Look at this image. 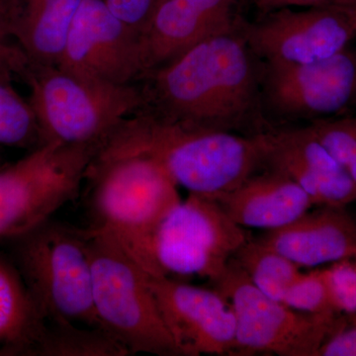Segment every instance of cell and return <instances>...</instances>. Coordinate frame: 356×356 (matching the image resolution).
<instances>
[{
  "label": "cell",
  "mask_w": 356,
  "mask_h": 356,
  "mask_svg": "<svg viewBox=\"0 0 356 356\" xmlns=\"http://www.w3.org/2000/svg\"><path fill=\"white\" fill-rule=\"evenodd\" d=\"M99 147L44 143L0 166V241L17 240L74 200Z\"/></svg>",
  "instance_id": "cell-7"
},
{
  "label": "cell",
  "mask_w": 356,
  "mask_h": 356,
  "mask_svg": "<svg viewBox=\"0 0 356 356\" xmlns=\"http://www.w3.org/2000/svg\"><path fill=\"white\" fill-rule=\"evenodd\" d=\"M262 88L271 108L290 119L336 118L356 108V48L320 62L266 65Z\"/></svg>",
  "instance_id": "cell-12"
},
{
  "label": "cell",
  "mask_w": 356,
  "mask_h": 356,
  "mask_svg": "<svg viewBox=\"0 0 356 356\" xmlns=\"http://www.w3.org/2000/svg\"><path fill=\"white\" fill-rule=\"evenodd\" d=\"M43 142L100 145L126 119L147 105L136 83L90 81L57 65H28L22 76Z\"/></svg>",
  "instance_id": "cell-4"
},
{
  "label": "cell",
  "mask_w": 356,
  "mask_h": 356,
  "mask_svg": "<svg viewBox=\"0 0 356 356\" xmlns=\"http://www.w3.org/2000/svg\"><path fill=\"white\" fill-rule=\"evenodd\" d=\"M42 321L17 267L0 255V356L28 355Z\"/></svg>",
  "instance_id": "cell-19"
},
{
  "label": "cell",
  "mask_w": 356,
  "mask_h": 356,
  "mask_svg": "<svg viewBox=\"0 0 356 356\" xmlns=\"http://www.w3.org/2000/svg\"><path fill=\"white\" fill-rule=\"evenodd\" d=\"M83 0H25L9 37L30 65H58Z\"/></svg>",
  "instance_id": "cell-18"
},
{
  "label": "cell",
  "mask_w": 356,
  "mask_h": 356,
  "mask_svg": "<svg viewBox=\"0 0 356 356\" xmlns=\"http://www.w3.org/2000/svg\"><path fill=\"white\" fill-rule=\"evenodd\" d=\"M308 127L356 182V114L312 122Z\"/></svg>",
  "instance_id": "cell-23"
},
{
  "label": "cell",
  "mask_w": 356,
  "mask_h": 356,
  "mask_svg": "<svg viewBox=\"0 0 356 356\" xmlns=\"http://www.w3.org/2000/svg\"><path fill=\"white\" fill-rule=\"evenodd\" d=\"M250 49L266 65H298L320 62L350 47L356 26L344 0L327 6L283 8L243 24Z\"/></svg>",
  "instance_id": "cell-10"
},
{
  "label": "cell",
  "mask_w": 356,
  "mask_h": 356,
  "mask_svg": "<svg viewBox=\"0 0 356 356\" xmlns=\"http://www.w3.org/2000/svg\"><path fill=\"white\" fill-rule=\"evenodd\" d=\"M102 1L104 2L105 6L108 7L110 10H116V9L132 3L136 0H102Z\"/></svg>",
  "instance_id": "cell-30"
},
{
  "label": "cell",
  "mask_w": 356,
  "mask_h": 356,
  "mask_svg": "<svg viewBox=\"0 0 356 356\" xmlns=\"http://www.w3.org/2000/svg\"><path fill=\"white\" fill-rule=\"evenodd\" d=\"M13 72L0 70V146L35 149L44 144L31 102L13 84Z\"/></svg>",
  "instance_id": "cell-22"
},
{
  "label": "cell",
  "mask_w": 356,
  "mask_h": 356,
  "mask_svg": "<svg viewBox=\"0 0 356 356\" xmlns=\"http://www.w3.org/2000/svg\"><path fill=\"white\" fill-rule=\"evenodd\" d=\"M147 282L184 356L236 355V317L216 289L147 273Z\"/></svg>",
  "instance_id": "cell-13"
},
{
  "label": "cell",
  "mask_w": 356,
  "mask_h": 356,
  "mask_svg": "<svg viewBox=\"0 0 356 356\" xmlns=\"http://www.w3.org/2000/svg\"><path fill=\"white\" fill-rule=\"evenodd\" d=\"M97 154H143L154 159L189 193L215 197L233 191L264 163L261 132L216 130L144 107L100 145Z\"/></svg>",
  "instance_id": "cell-2"
},
{
  "label": "cell",
  "mask_w": 356,
  "mask_h": 356,
  "mask_svg": "<svg viewBox=\"0 0 356 356\" xmlns=\"http://www.w3.org/2000/svg\"><path fill=\"white\" fill-rule=\"evenodd\" d=\"M212 283L235 314L236 355L317 356L323 344L348 320L344 314L303 313L270 298L233 259Z\"/></svg>",
  "instance_id": "cell-8"
},
{
  "label": "cell",
  "mask_w": 356,
  "mask_h": 356,
  "mask_svg": "<svg viewBox=\"0 0 356 356\" xmlns=\"http://www.w3.org/2000/svg\"><path fill=\"white\" fill-rule=\"evenodd\" d=\"M57 67L90 81L136 83L147 76L142 35L102 0H83Z\"/></svg>",
  "instance_id": "cell-11"
},
{
  "label": "cell",
  "mask_w": 356,
  "mask_h": 356,
  "mask_svg": "<svg viewBox=\"0 0 356 356\" xmlns=\"http://www.w3.org/2000/svg\"><path fill=\"white\" fill-rule=\"evenodd\" d=\"M232 259L247 274L255 287L280 302L301 273L296 264L257 238H250L243 243Z\"/></svg>",
  "instance_id": "cell-21"
},
{
  "label": "cell",
  "mask_w": 356,
  "mask_h": 356,
  "mask_svg": "<svg viewBox=\"0 0 356 356\" xmlns=\"http://www.w3.org/2000/svg\"><path fill=\"white\" fill-rule=\"evenodd\" d=\"M261 136L262 166L291 178L314 205L346 207L356 201V182L308 126L264 131Z\"/></svg>",
  "instance_id": "cell-14"
},
{
  "label": "cell",
  "mask_w": 356,
  "mask_h": 356,
  "mask_svg": "<svg viewBox=\"0 0 356 356\" xmlns=\"http://www.w3.org/2000/svg\"><path fill=\"white\" fill-rule=\"evenodd\" d=\"M339 313L356 314V266L350 259L334 262L323 269Z\"/></svg>",
  "instance_id": "cell-25"
},
{
  "label": "cell",
  "mask_w": 356,
  "mask_h": 356,
  "mask_svg": "<svg viewBox=\"0 0 356 356\" xmlns=\"http://www.w3.org/2000/svg\"><path fill=\"white\" fill-rule=\"evenodd\" d=\"M86 178L90 228L111 236L154 275L152 242L163 218L181 201L177 185L154 159L135 154H96Z\"/></svg>",
  "instance_id": "cell-3"
},
{
  "label": "cell",
  "mask_w": 356,
  "mask_h": 356,
  "mask_svg": "<svg viewBox=\"0 0 356 356\" xmlns=\"http://www.w3.org/2000/svg\"><path fill=\"white\" fill-rule=\"evenodd\" d=\"M0 70H3V69H1V67H0Z\"/></svg>",
  "instance_id": "cell-33"
},
{
  "label": "cell",
  "mask_w": 356,
  "mask_h": 356,
  "mask_svg": "<svg viewBox=\"0 0 356 356\" xmlns=\"http://www.w3.org/2000/svg\"><path fill=\"white\" fill-rule=\"evenodd\" d=\"M353 259H355V261H353V262H355V264L356 266V254L355 255V257H353Z\"/></svg>",
  "instance_id": "cell-32"
},
{
  "label": "cell",
  "mask_w": 356,
  "mask_h": 356,
  "mask_svg": "<svg viewBox=\"0 0 356 356\" xmlns=\"http://www.w3.org/2000/svg\"><path fill=\"white\" fill-rule=\"evenodd\" d=\"M257 6L264 13L283 8H306L334 3L337 0H254Z\"/></svg>",
  "instance_id": "cell-28"
},
{
  "label": "cell",
  "mask_w": 356,
  "mask_h": 356,
  "mask_svg": "<svg viewBox=\"0 0 356 356\" xmlns=\"http://www.w3.org/2000/svg\"><path fill=\"white\" fill-rule=\"evenodd\" d=\"M348 4V6L350 7L351 13H353V18H355V26H356V0H344ZM355 40H356V33H355Z\"/></svg>",
  "instance_id": "cell-31"
},
{
  "label": "cell",
  "mask_w": 356,
  "mask_h": 356,
  "mask_svg": "<svg viewBox=\"0 0 356 356\" xmlns=\"http://www.w3.org/2000/svg\"><path fill=\"white\" fill-rule=\"evenodd\" d=\"M257 60L238 22L149 72L143 79L145 107L175 120L234 132L259 105L264 72Z\"/></svg>",
  "instance_id": "cell-1"
},
{
  "label": "cell",
  "mask_w": 356,
  "mask_h": 356,
  "mask_svg": "<svg viewBox=\"0 0 356 356\" xmlns=\"http://www.w3.org/2000/svg\"><path fill=\"white\" fill-rule=\"evenodd\" d=\"M210 198L238 226L266 231L286 226L314 206L310 196L291 178L267 168L233 191Z\"/></svg>",
  "instance_id": "cell-17"
},
{
  "label": "cell",
  "mask_w": 356,
  "mask_h": 356,
  "mask_svg": "<svg viewBox=\"0 0 356 356\" xmlns=\"http://www.w3.org/2000/svg\"><path fill=\"white\" fill-rule=\"evenodd\" d=\"M125 348L100 327L44 317L28 356H125Z\"/></svg>",
  "instance_id": "cell-20"
},
{
  "label": "cell",
  "mask_w": 356,
  "mask_h": 356,
  "mask_svg": "<svg viewBox=\"0 0 356 356\" xmlns=\"http://www.w3.org/2000/svg\"><path fill=\"white\" fill-rule=\"evenodd\" d=\"M321 209L281 228L267 231L257 240L301 267L351 259L356 254V222L346 207Z\"/></svg>",
  "instance_id": "cell-16"
},
{
  "label": "cell",
  "mask_w": 356,
  "mask_h": 356,
  "mask_svg": "<svg viewBox=\"0 0 356 356\" xmlns=\"http://www.w3.org/2000/svg\"><path fill=\"white\" fill-rule=\"evenodd\" d=\"M317 356H356V314L348 315L346 324L323 344Z\"/></svg>",
  "instance_id": "cell-26"
},
{
  "label": "cell",
  "mask_w": 356,
  "mask_h": 356,
  "mask_svg": "<svg viewBox=\"0 0 356 356\" xmlns=\"http://www.w3.org/2000/svg\"><path fill=\"white\" fill-rule=\"evenodd\" d=\"M250 238L248 232L232 221L216 201L189 193L154 233V275L198 276L214 282Z\"/></svg>",
  "instance_id": "cell-9"
},
{
  "label": "cell",
  "mask_w": 356,
  "mask_h": 356,
  "mask_svg": "<svg viewBox=\"0 0 356 356\" xmlns=\"http://www.w3.org/2000/svg\"><path fill=\"white\" fill-rule=\"evenodd\" d=\"M29 62L19 47L0 34V67L22 76Z\"/></svg>",
  "instance_id": "cell-27"
},
{
  "label": "cell",
  "mask_w": 356,
  "mask_h": 356,
  "mask_svg": "<svg viewBox=\"0 0 356 356\" xmlns=\"http://www.w3.org/2000/svg\"><path fill=\"white\" fill-rule=\"evenodd\" d=\"M25 0H0V34L10 40L9 33Z\"/></svg>",
  "instance_id": "cell-29"
},
{
  "label": "cell",
  "mask_w": 356,
  "mask_h": 356,
  "mask_svg": "<svg viewBox=\"0 0 356 356\" xmlns=\"http://www.w3.org/2000/svg\"><path fill=\"white\" fill-rule=\"evenodd\" d=\"M235 10L234 0H159L142 36L147 74L211 35L235 26Z\"/></svg>",
  "instance_id": "cell-15"
},
{
  "label": "cell",
  "mask_w": 356,
  "mask_h": 356,
  "mask_svg": "<svg viewBox=\"0 0 356 356\" xmlns=\"http://www.w3.org/2000/svg\"><path fill=\"white\" fill-rule=\"evenodd\" d=\"M15 242L16 267L41 315L102 329L88 229L50 219Z\"/></svg>",
  "instance_id": "cell-6"
},
{
  "label": "cell",
  "mask_w": 356,
  "mask_h": 356,
  "mask_svg": "<svg viewBox=\"0 0 356 356\" xmlns=\"http://www.w3.org/2000/svg\"><path fill=\"white\" fill-rule=\"evenodd\" d=\"M100 327L128 355L184 356L166 327L147 273L111 236L88 228Z\"/></svg>",
  "instance_id": "cell-5"
},
{
  "label": "cell",
  "mask_w": 356,
  "mask_h": 356,
  "mask_svg": "<svg viewBox=\"0 0 356 356\" xmlns=\"http://www.w3.org/2000/svg\"><path fill=\"white\" fill-rule=\"evenodd\" d=\"M285 305L303 313L341 315L332 301L324 270L299 274L282 300Z\"/></svg>",
  "instance_id": "cell-24"
}]
</instances>
